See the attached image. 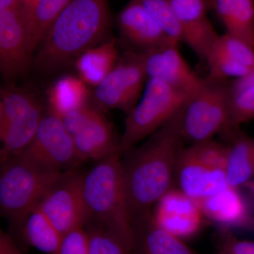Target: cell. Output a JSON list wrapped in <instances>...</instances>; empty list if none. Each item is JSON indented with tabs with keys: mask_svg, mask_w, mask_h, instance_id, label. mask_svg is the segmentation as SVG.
<instances>
[{
	"mask_svg": "<svg viewBox=\"0 0 254 254\" xmlns=\"http://www.w3.org/2000/svg\"><path fill=\"white\" fill-rule=\"evenodd\" d=\"M185 107L143 144L123 153V159L121 156L131 220L151 210L152 206L174 188L177 159L183 148L182 125Z\"/></svg>",
	"mask_w": 254,
	"mask_h": 254,
	"instance_id": "cell-1",
	"label": "cell"
},
{
	"mask_svg": "<svg viewBox=\"0 0 254 254\" xmlns=\"http://www.w3.org/2000/svg\"><path fill=\"white\" fill-rule=\"evenodd\" d=\"M108 0H70L42 43L35 67L50 74L97 46L109 30Z\"/></svg>",
	"mask_w": 254,
	"mask_h": 254,
	"instance_id": "cell-2",
	"label": "cell"
},
{
	"mask_svg": "<svg viewBox=\"0 0 254 254\" xmlns=\"http://www.w3.org/2000/svg\"><path fill=\"white\" fill-rule=\"evenodd\" d=\"M83 192L90 220L121 241L130 251L131 218L120 152L98 161L84 174Z\"/></svg>",
	"mask_w": 254,
	"mask_h": 254,
	"instance_id": "cell-3",
	"label": "cell"
},
{
	"mask_svg": "<svg viewBox=\"0 0 254 254\" xmlns=\"http://www.w3.org/2000/svg\"><path fill=\"white\" fill-rule=\"evenodd\" d=\"M1 165V213L21 227L28 213L39 204L63 173L42 168L20 155Z\"/></svg>",
	"mask_w": 254,
	"mask_h": 254,
	"instance_id": "cell-4",
	"label": "cell"
},
{
	"mask_svg": "<svg viewBox=\"0 0 254 254\" xmlns=\"http://www.w3.org/2000/svg\"><path fill=\"white\" fill-rule=\"evenodd\" d=\"M227 145L209 140L182 148L177 159L175 182L179 190L196 200L225 190Z\"/></svg>",
	"mask_w": 254,
	"mask_h": 254,
	"instance_id": "cell-5",
	"label": "cell"
},
{
	"mask_svg": "<svg viewBox=\"0 0 254 254\" xmlns=\"http://www.w3.org/2000/svg\"><path fill=\"white\" fill-rule=\"evenodd\" d=\"M190 98L165 82L149 78L141 100L127 116L120 141V153L133 148L166 125L185 106Z\"/></svg>",
	"mask_w": 254,
	"mask_h": 254,
	"instance_id": "cell-6",
	"label": "cell"
},
{
	"mask_svg": "<svg viewBox=\"0 0 254 254\" xmlns=\"http://www.w3.org/2000/svg\"><path fill=\"white\" fill-rule=\"evenodd\" d=\"M229 81L207 76L189 98L184 110V141L193 143L212 140L229 125Z\"/></svg>",
	"mask_w": 254,
	"mask_h": 254,
	"instance_id": "cell-7",
	"label": "cell"
},
{
	"mask_svg": "<svg viewBox=\"0 0 254 254\" xmlns=\"http://www.w3.org/2000/svg\"><path fill=\"white\" fill-rule=\"evenodd\" d=\"M83 179L84 174L72 170L63 173L38 205L63 236L90 220Z\"/></svg>",
	"mask_w": 254,
	"mask_h": 254,
	"instance_id": "cell-8",
	"label": "cell"
},
{
	"mask_svg": "<svg viewBox=\"0 0 254 254\" xmlns=\"http://www.w3.org/2000/svg\"><path fill=\"white\" fill-rule=\"evenodd\" d=\"M18 155L54 171L63 172L83 162L61 119L51 113L43 117L33 141Z\"/></svg>",
	"mask_w": 254,
	"mask_h": 254,
	"instance_id": "cell-9",
	"label": "cell"
},
{
	"mask_svg": "<svg viewBox=\"0 0 254 254\" xmlns=\"http://www.w3.org/2000/svg\"><path fill=\"white\" fill-rule=\"evenodd\" d=\"M145 78L144 53H127L96 87L95 100L103 108L128 114L138 102Z\"/></svg>",
	"mask_w": 254,
	"mask_h": 254,
	"instance_id": "cell-10",
	"label": "cell"
},
{
	"mask_svg": "<svg viewBox=\"0 0 254 254\" xmlns=\"http://www.w3.org/2000/svg\"><path fill=\"white\" fill-rule=\"evenodd\" d=\"M32 55L19 7L0 10V70L6 81L26 72Z\"/></svg>",
	"mask_w": 254,
	"mask_h": 254,
	"instance_id": "cell-11",
	"label": "cell"
},
{
	"mask_svg": "<svg viewBox=\"0 0 254 254\" xmlns=\"http://www.w3.org/2000/svg\"><path fill=\"white\" fill-rule=\"evenodd\" d=\"M143 53L148 79L160 80L190 96L204 80L190 67L177 43H168Z\"/></svg>",
	"mask_w": 254,
	"mask_h": 254,
	"instance_id": "cell-12",
	"label": "cell"
},
{
	"mask_svg": "<svg viewBox=\"0 0 254 254\" xmlns=\"http://www.w3.org/2000/svg\"><path fill=\"white\" fill-rule=\"evenodd\" d=\"M155 205L152 213L155 221L174 236L188 240L201 230L204 215L194 200L179 189L169 190Z\"/></svg>",
	"mask_w": 254,
	"mask_h": 254,
	"instance_id": "cell-13",
	"label": "cell"
},
{
	"mask_svg": "<svg viewBox=\"0 0 254 254\" xmlns=\"http://www.w3.org/2000/svg\"><path fill=\"white\" fill-rule=\"evenodd\" d=\"M181 26L183 43L205 63L220 35L207 16L209 0H169Z\"/></svg>",
	"mask_w": 254,
	"mask_h": 254,
	"instance_id": "cell-14",
	"label": "cell"
},
{
	"mask_svg": "<svg viewBox=\"0 0 254 254\" xmlns=\"http://www.w3.org/2000/svg\"><path fill=\"white\" fill-rule=\"evenodd\" d=\"M129 254H200L163 230L155 221L152 210L132 219Z\"/></svg>",
	"mask_w": 254,
	"mask_h": 254,
	"instance_id": "cell-15",
	"label": "cell"
},
{
	"mask_svg": "<svg viewBox=\"0 0 254 254\" xmlns=\"http://www.w3.org/2000/svg\"><path fill=\"white\" fill-rule=\"evenodd\" d=\"M117 21L125 38L143 52L177 43L165 35L140 0H131L120 11Z\"/></svg>",
	"mask_w": 254,
	"mask_h": 254,
	"instance_id": "cell-16",
	"label": "cell"
},
{
	"mask_svg": "<svg viewBox=\"0 0 254 254\" xmlns=\"http://www.w3.org/2000/svg\"><path fill=\"white\" fill-rule=\"evenodd\" d=\"M71 137L82 161H100L114 153H120V142L115 141L112 125L95 108Z\"/></svg>",
	"mask_w": 254,
	"mask_h": 254,
	"instance_id": "cell-17",
	"label": "cell"
},
{
	"mask_svg": "<svg viewBox=\"0 0 254 254\" xmlns=\"http://www.w3.org/2000/svg\"><path fill=\"white\" fill-rule=\"evenodd\" d=\"M195 203L204 216L222 229L246 228L252 217L245 198L235 187H228Z\"/></svg>",
	"mask_w": 254,
	"mask_h": 254,
	"instance_id": "cell-18",
	"label": "cell"
},
{
	"mask_svg": "<svg viewBox=\"0 0 254 254\" xmlns=\"http://www.w3.org/2000/svg\"><path fill=\"white\" fill-rule=\"evenodd\" d=\"M227 34L254 48V0H212Z\"/></svg>",
	"mask_w": 254,
	"mask_h": 254,
	"instance_id": "cell-19",
	"label": "cell"
},
{
	"mask_svg": "<svg viewBox=\"0 0 254 254\" xmlns=\"http://www.w3.org/2000/svg\"><path fill=\"white\" fill-rule=\"evenodd\" d=\"M116 40H109L86 50L76 60L79 78L97 87L113 71L118 62Z\"/></svg>",
	"mask_w": 254,
	"mask_h": 254,
	"instance_id": "cell-20",
	"label": "cell"
},
{
	"mask_svg": "<svg viewBox=\"0 0 254 254\" xmlns=\"http://www.w3.org/2000/svg\"><path fill=\"white\" fill-rule=\"evenodd\" d=\"M234 135L227 145L226 176L230 187L239 188L254 178V138Z\"/></svg>",
	"mask_w": 254,
	"mask_h": 254,
	"instance_id": "cell-21",
	"label": "cell"
},
{
	"mask_svg": "<svg viewBox=\"0 0 254 254\" xmlns=\"http://www.w3.org/2000/svg\"><path fill=\"white\" fill-rule=\"evenodd\" d=\"M21 228L28 245L45 254H58L63 235L38 205L26 215Z\"/></svg>",
	"mask_w": 254,
	"mask_h": 254,
	"instance_id": "cell-22",
	"label": "cell"
},
{
	"mask_svg": "<svg viewBox=\"0 0 254 254\" xmlns=\"http://www.w3.org/2000/svg\"><path fill=\"white\" fill-rule=\"evenodd\" d=\"M88 85L80 78L64 76L48 91L50 113L60 118L73 110L88 105Z\"/></svg>",
	"mask_w": 254,
	"mask_h": 254,
	"instance_id": "cell-23",
	"label": "cell"
},
{
	"mask_svg": "<svg viewBox=\"0 0 254 254\" xmlns=\"http://www.w3.org/2000/svg\"><path fill=\"white\" fill-rule=\"evenodd\" d=\"M229 118L227 131L254 119V70L229 81Z\"/></svg>",
	"mask_w": 254,
	"mask_h": 254,
	"instance_id": "cell-24",
	"label": "cell"
},
{
	"mask_svg": "<svg viewBox=\"0 0 254 254\" xmlns=\"http://www.w3.org/2000/svg\"><path fill=\"white\" fill-rule=\"evenodd\" d=\"M70 0H39L26 25L28 50L33 55Z\"/></svg>",
	"mask_w": 254,
	"mask_h": 254,
	"instance_id": "cell-25",
	"label": "cell"
},
{
	"mask_svg": "<svg viewBox=\"0 0 254 254\" xmlns=\"http://www.w3.org/2000/svg\"><path fill=\"white\" fill-rule=\"evenodd\" d=\"M39 105L34 96L27 92L9 87L1 90L0 125L20 118Z\"/></svg>",
	"mask_w": 254,
	"mask_h": 254,
	"instance_id": "cell-26",
	"label": "cell"
},
{
	"mask_svg": "<svg viewBox=\"0 0 254 254\" xmlns=\"http://www.w3.org/2000/svg\"><path fill=\"white\" fill-rule=\"evenodd\" d=\"M140 1L170 39L178 44L183 43L181 26L169 0Z\"/></svg>",
	"mask_w": 254,
	"mask_h": 254,
	"instance_id": "cell-27",
	"label": "cell"
},
{
	"mask_svg": "<svg viewBox=\"0 0 254 254\" xmlns=\"http://www.w3.org/2000/svg\"><path fill=\"white\" fill-rule=\"evenodd\" d=\"M211 50L220 52L233 61L254 70V48L235 37L227 33L219 36Z\"/></svg>",
	"mask_w": 254,
	"mask_h": 254,
	"instance_id": "cell-28",
	"label": "cell"
},
{
	"mask_svg": "<svg viewBox=\"0 0 254 254\" xmlns=\"http://www.w3.org/2000/svg\"><path fill=\"white\" fill-rule=\"evenodd\" d=\"M90 237L91 254H129V250L121 241L99 225L87 229Z\"/></svg>",
	"mask_w": 254,
	"mask_h": 254,
	"instance_id": "cell-29",
	"label": "cell"
},
{
	"mask_svg": "<svg viewBox=\"0 0 254 254\" xmlns=\"http://www.w3.org/2000/svg\"><path fill=\"white\" fill-rule=\"evenodd\" d=\"M57 254H91L89 234L84 227L64 235Z\"/></svg>",
	"mask_w": 254,
	"mask_h": 254,
	"instance_id": "cell-30",
	"label": "cell"
},
{
	"mask_svg": "<svg viewBox=\"0 0 254 254\" xmlns=\"http://www.w3.org/2000/svg\"><path fill=\"white\" fill-rule=\"evenodd\" d=\"M216 254H254V242L240 240L222 229L218 237Z\"/></svg>",
	"mask_w": 254,
	"mask_h": 254,
	"instance_id": "cell-31",
	"label": "cell"
},
{
	"mask_svg": "<svg viewBox=\"0 0 254 254\" xmlns=\"http://www.w3.org/2000/svg\"><path fill=\"white\" fill-rule=\"evenodd\" d=\"M0 254H22L12 237L3 231L0 232Z\"/></svg>",
	"mask_w": 254,
	"mask_h": 254,
	"instance_id": "cell-32",
	"label": "cell"
},
{
	"mask_svg": "<svg viewBox=\"0 0 254 254\" xmlns=\"http://www.w3.org/2000/svg\"><path fill=\"white\" fill-rule=\"evenodd\" d=\"M39 0H21L20 1L19 9L21 16L24 22L25 26L31 17L33 10L36 7Z\"/></svg>",
	"mask_w": 254,
	"mask_h": 254,
	"instance_id": "cell-33",
	"label": "cell"
},
{
	"mask_svg": "<svg viewBox=\"0 0 254 254\" xmlns=\"http://www.w3.org/2000/svg\"><path fill=\"white\" fill-rule=\"evenodd\" d=\"M21 0H0V10L19 7Z\"/></svg>",
	"mask_w": 254,
	"mask_h": 254,
	"instance_id": "cell-34",
	"label": "cell"
},
{
	"mask_svg": "<svg viewBox=\"0 0 254 254\" xmlns=\"http://www.w3.org/2000/svg\"><path fill=\"white\" fill-rule=\"evenodd\" d=\"M244 187L247 190V191L250 193L251 196L252 197L254 200V178L250 181L247 182L245 185H244Z\"/></svg>",
	"mask_w": 254,
	"mask_h": 254,
	"instance_id": "cell-35",
	"label": "cell"
},
{
	"mask_svg": "<svg viewBox=\"0 0 254 254\" xmlns=\"http://www.w3.org/2000/svg\"><path fill=\"white\" fill-rule=\"evenodd\" d=\"M245 229H248V230H252L254 231V217L252 216L251 218L250 222H249L248 225L246 227Z\"/></svg>",
	"mask_w": 254,
	"mask_h": 254,
	"instance_id": "cell-36",
	"label": "cell"
},
{
	"mask_svg": "<svg viewBox=\"0 0 254 254\" xmlns=\"http://www.w3.org/2000/svg\"><path fill=\"white\" fill-rule=\"evenodd\" d=\"M209 1H210V3H212V0H209ZM211 6H212V4H211Z\"/></svg>",
	"mask_w": 254,
	"mask_h": 254,
	"instance_id": "cell-37",
	"label": "cell"
}]
</instances>
